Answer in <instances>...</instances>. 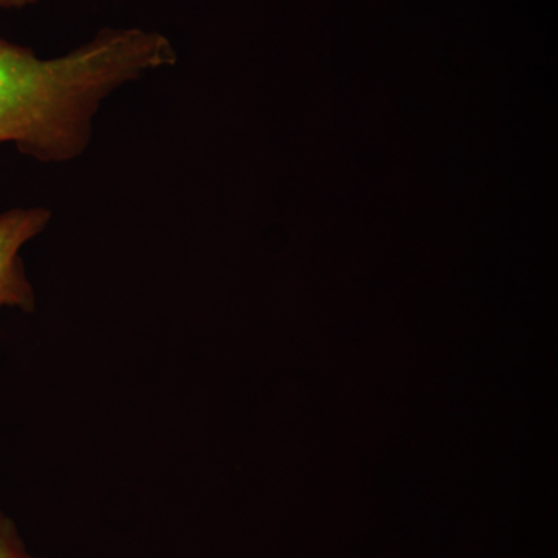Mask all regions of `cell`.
I'll return each instance as SVG.
<instances>
[{"instance_id":"6da1fadb","label":"cell","mask_w":558,"mask_h":558,"mask_svg":"<svg viewBox=\"0 0 558 558\" xmlns=\"http://www.w3.org/2000/svg\"><path fill=\"white\" fill-rule=\"evenodd\" d=\"M175 62L167 36L140 27L102 28L54 58L0 36V145L40 163L78 159L89 148L102 102Z\"/></svg>"},{"instance_id":"7a4b0ae2","label":"cell","mask_w":558,"mask_h":558,"mask_svg":"<svg viewBox=\"0 0 558 558\" xmlns=\"http://www.w3.org/2000/svg\"><path fill=\"white\" fill-rule=\"evenodd\" d=\"M49 208H11L0 213V311H35V292L25 274L21 250L49 226Z\"/></svg>"},{"instance_id":"3957f363","label":"cell","mask_w":558,"mask_h":558,"mask_svg":"<svg viewBox=\"0 0 558 558\" xmlns=\"http://www.w3.org/2000/svg\"><path fill=\"white\" fill-rule=\"evenodd\" d=\"M0 558H35L25 550L16 524L0 512Z\"/></svg>"},{"instance_id":"277c9868","label":"cell","mask_w":558,"mask_h":558,"mask_svg":"<svg viewBox=\"0 0 558 558\" xmlns=\"http://www.w3.org/2000/svg\"><path fill=\"white\" fill-rule=\"evenodd\" d=\"M38 2L40 0H0V10H22Z\"/></svg>"}]
</instances>
